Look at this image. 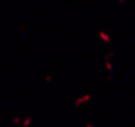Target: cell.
<instances>
[{
    "mask_svg": "<svg viewBox=\"0 0 135 127\" xmlns=\"http://www.w3.org/2000/svg\"><path fill=\"white\" fill-rule=\"evenodd\" d=\"M90 98H92L90 95H85V97H81V98H78V100H76V106H79V104H83V102H88Z\"/></svg>",
    "mask_w": 135,
    "mask_h": 127,
    "instance_id": "obj_1",
    "label": "cell"
},
{
    "mask_svg": "<svg viewBox=\"0 0 135 127\" xmlns=\"http://www.w3.org/2000/svg\"><path fill=\"white\" fill-rule=\"evenodd\" d=\"M31 124H32V118H25L22 125H23V127H29V125H31Z\"/></svg>",
    "mask_w": 135,
    "mask_h": 127,
    "instance_id": "obj_2",
    "label": "cell"
},
{
    "mask_svg": "<svg viewBox=\"0 0 135 127\" xmlns=\"http://www.w3.org/2000/svg\"><path fill=\"white\" fill-rule=\"evenodd\" d=\"M13 124H15V125H18V124H22V120L16 117V118H13Z\"/></svg>",
    "mask_w": 135,
    "mask_h": 127,
    "instance_id": "obj_4",
    "label": "cell"
},
{
    "mask_svg": "<svg viewBox=\"0 0 135 127\" xmlns=\"http://www.w3.org/2000/svg\"><path fill=\"white\" fill-rule=\"evenodd\" d=\"M99 36H101V40H103V41L110 43V38H108V34H104V32H101V34H99Z\"/></svg>",
    "mask_w": 135,
    "mask_h": 127,
    "instance_id": "obj_3",
    "label": "cell"
}]
</instances>
